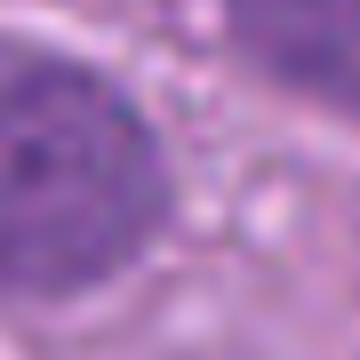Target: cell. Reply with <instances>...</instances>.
<instances>
[{
  "instance_id": "cell-1",
  "label": "cell",
  "mask_w": 360,
  "mask_h": 360,
  "mask_svg": "<svg viewBox=\"0 0 360 360\" xmlns=\"http://www.w3.org/2000/svg\"><path fill=\"white\" fill-rule=\"evenodd\" d=\"M168 217L144 112L104 72L0 40V296H80L129 272Z\"/></svg>"
},
{
  "instance_id": "cell-2",
  "label": "cell",
  "mask_w": 360,
  "mask_h": 360,
  "mask_svg": "<svg viewBox=\"0 0 360 360\" xmlns=\"http://www.w3.org/2000/svg\"><path fill=\"white\" fill-rule=\"evenodd\" d=\"M224 25L257 72L360 120V0H224Z\"/></svg>"
}]
</instances>
